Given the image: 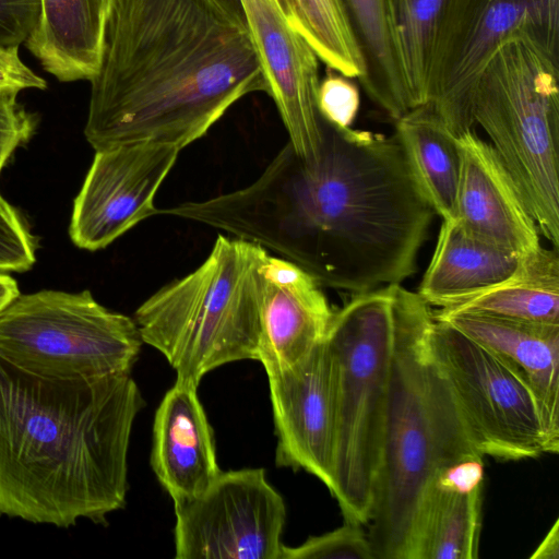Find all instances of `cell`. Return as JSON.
<instances>
[{"label":"cell","instance_id":"6da1fadb","mask_svg":"<svg viewBox=\"0 0 559 559\" xmlns=\"http://www.w3.org/2000/svg\"><path fill=\"white\" fill-rule=\"evenodd\" d=\"M173 213L260 245L321 286L356 294L411 277L436 214L395 133L324 118L314 159L287 142L250 185Z\"/></svg>","mask_w":559,"mask_h":559},{"label":"cell","instance_id":"7a4b0ae2","mask_svg":"<svg viewBox=\"0 0 559 559\" xmlns=\"http://www.w3.org/2000/svg\"><path fill=\"white\" fill-rule=\"evenodd\" d=\"M90 82L95 151L182 150L245 95L269 92L246 16L224 0H112Z\"/></svg>","mask_w":559,"mask_h":559},{"label":"cell","instance_id":"3957f363","mask_svg":"<svg viewBox=\"0 0 559 559\" xmlns=\"http://www.w3.org/2000/svg\"><path fill=\"white\" fill-rule=\"evenodd\" d=\"M143 406L130 373L51 379L0 356V516L70 527L122 509Z\"/></svg>","mask_w":559,"mask_h":559},{"label":"cell","instance_id":"277c9868","mask_svg":"<svg viewBox=\"0 0 559 559\" xmlns=\"http://www.w3.org/2000/svg\"><path fill=\"white\" fill-rule=\"evenodd\" d=\"M433 319L418 293L401 286L380 461L366 524L373 559H408L432 479L454 462L480 454L431 352Z\"/></svg>","mask_w":559,"mask_h":559},{"label":"cell","instance_id":"5b68a950","mask_svg":"<svg viewBox=\"0 0 559 559\" xmlns=\"http://www.w3.org/2000/svg\"><path fill=\"white\" fill-rule=\"evenodd\" d=\"M266 253L254 242L218 235L194 271L163 286L135 310L142 342L163 354L176 380L199 385L223 365L258 360Z\"/></svg>","mask_w":559,"mask_h":559},{"label":"cell","instance_id":"8992f818","mask_svg":"<svg viewBox=\"0 0 559 559\" xmlns=\"http://www.w3.org/2000/svg\"><path fill=\"white\" fill-rule=\"evenodd\" d=\"M559 48L532 36L501 44L479 73L471 117L490 140L536 222L559 246Z\"/></svg>","mask_w":559,"mask_h":559},{"label":"cell","instance_id":"52a82bcc","mask_svg":"<svg viewBox=\"0 0 559 559\" xmlns=\"http://www.w3.org/2000/svg\"><path fill=\"white\" fill-rule=\"evenodd\" d=\"M401 284L355 294L334 310L326 341L334 360L335 452L330 492L345 522L371 511L386 414Z\"/></svg>","mask_w":559,"mask_h":559},{"label":"cell","instance_id":"ba28073f","mask_svg":"<svg viewBox=\"0 0 559 559\" xmlns=\"http://www.w3.org/2000/svg\"><path fill=\"white\" fill-rule=\"evenodd\" d=\"M142 343L135 321L107 309L90 290L20 294L0 313V356L39 377L130 373Z\"/></svg>","mask_w":559,"mask_h":559},{"label":"cell","instance_id":"9c48e42d","mask_svg":"<svg viewBox=\"0 0 559 559\" xmlns=\"http://www.w3.org/2000/svg\"><path fill=\"white\" fill-rule=\"evenodd\" d=\"M520 34L559 48V0H445L426 104L456 136L474 130L471 97L483 68L501 44Z\"/></svg>","mask_w":559,"mask_h":559},{"label":"cell","instance_id":"30bf717a","mask_svg":"<svg viewBox=\"0 0 559 559\" xmlns=\"http://www.w3.org/2000/svg\"><path fill=\"white\" fill-rule=\"evenodd\" d=\"M429 343L483 456L516 461L550 453L532 392L492 353L436 318Z\"/></svg>","mask_w":559,"mask_h":559},{"label":"cell","instance_id":"8fae6325","mask_svg":"<svg viewBox=\"0 0 559 559\" xmlns=\"http://www.w3.org/2000/svg\"><path fill=\"white\" fill-rule=\"evenodd\" d=\"M174 504L175 558L281 559L286 508L263 468L221 472Z\"/></svg>","mask_w":559,"mask_h":559},{"label":"cell","instance_id":"7c38bea8","mask_svg":"<svg viewBox=\"0 0 559 559\" xmlns=\"http://www.w3.org/2000/svg\"><path fill=\"white\" fill-rule=\"evenodd\" d=\"M180 151L148 142L95 151L73 203L69 227L72 242L88 251L104 249L157 214L156 193Z\"/></svg>","mask_w":559,"mask_h":559},{"label":"cell","instance_id":"4fadbf2b","mask_svg":"<svg viewBox=\"0 0 559 559\" xmlns=\"http://www.w3.org/2000/svg\"><path fill=\"white\" fill-rule=\"evenodd\" d=\"M278 466L305 469L328 489L335 452L334 360L325 338L299 364L269 373Z\"/></svg>","mask_w":559,"mask_h":559},{"label":"cell","instance_id":"5bb4252c","mask_svg":"<svg viewBox=\"0 0 559 559\" xmlns=\"http://www.w3.org/2000/svg\"><path fill=\"white\" fill-rule=\"evenodd\" d=\"M240 4L288 142L300 157L314 159L323 134L317 103L319 58L275 0H240Z\"/></svg>","mask_w":559,"mask_h":559},{"label":"cell","instance_id":"9a60e30c","mask_svg":"<svg viewBox=\"0 0 559 559\" xmlns=\"http://www.w3.org/2000/svg\"><path fill=\"white\" fill-rule=\"evenodd\" d=\"M461 169L454 221L472 237L515 255L540 245V233L512 176L474 130L457 136Z\"/></svg>","mask_w":559,"mask_h":559},{"label":"cell","instance_id":"2e32d148","mask_svg":"<svg viewBox=\"0 0 559 559\" xmlns=\"http://www.w3.org/2000/svg\"><path fill=\"white\" fill-rule=\"evenodd\" d=\"M261 272L258 361L269 374L304 360L325 338L334 310L321 285L290 261L267 251Z\"/></svg>","mask_w":559,"mask_h":559},{"label":"cell","instance_id":"e0dca14e","mask_svg":"<svg viewBox=\"0 0 559 559\" xmlns=\"http://www.w3.org/2000/svg\"><path fill=\"white\" fill-rule=\"evenodd\" d=\"M492 353L532 392L550 454L559 451V324L469 313H433Z\"/></svg>","mask_w":559,"mask_h":559},{"label":"cell","instance_id":"ac0fdd59","mask_svg":"<svg viewBox=\"0 0 559 559\" xmlns=\"http://www.w3.org/2000/svg\"><path fill=\"white\" fill-rule=\"evenodd\" d=\"M198 386L176 380L154 417L151 465L174 503L201 493L222 472Z\"/></svg>","mask_w":559,"mask_h":559},{"label":"cell","instance_id":"d6986e66","mask_svg":"<svg viewBox=\"0 0 559 559\" xmlns=\"http://www.w3.org/2000/svg\"><path fill=\"white\" fill-rule=\"evenodd\" d=\"M112 0H40L38 23L25 41L46 72L61 82L97 71Z\"/></svg>","mask_w":559,"mask_h":559},{"label":"cell","instance_id":"ffe728a7","mask_svg":"<svg viewBox=\"0 0 559 559\" xmlns=\"http://www.w3.org/2000/svg\"><path fill=\"white\" fill-rule=\"evenodd\" d=\"M520 259L472 237L454 219H442L417 293L430 307L445 308L506 280Z\"/></svg>","mask_w":559,"mask_h":559},{"label":"cell","instance_id":"44dd1931","mask_svg":"<svg viewBox=\"0 0 559 559\" xmlns=\"http://www.w3.org/2000/svg\"><path fill=\"white\" fill-rule=\"evenodd\" d=\"M439 311L559 324L558 248L540 246L522 255L515 271L506 280Z\"/></svg>","mask_w":559,"mask_h":559},{"label":"cell","instance_id":"7402d4cb","mask_svg":"<svg viewBox=\"0 0 559 559\" xmlns=\"http://www.w3.org/2000/svg\"><path fill=\"white\" fill-rule=\"evenodd\" d=\"M395 121V135L425 198L442 219H453L461 169L457 136L428 104Z\"/></svg>","mask_w":559,"mask_h":559},{"label":"cell","instance_id":"603a6c76","mask_svg":"<svg viewBox=\"0 0 559 559\" xmlns=\"http://www.w3.org/2000/svg\"><path fill=\"white\" fill-rule=\"evenodd\" d=\"M481 490H463L433 478L419 507L408 559H476Z\"/></svg>","mask_w":559,"mask_h":559},{"label":"cell","instance_id":"cb8c5ba5","mask_svg":"<svg viewBox=\"0 0 559 559\" xmlns=\"http://www.w3.org/2000/svg\"><path fill=\"white\" fill-rule=\"evenodd\" d=\"M365 63L359 81L368 96L391 118L411 110L392 49L385 0H343Z\"/></svg>","mask_w":559,"mask_h":559},{"label":"cell","instance_id":"d4e9b609","mask_svg":"<svg viewBox=\"0 0 559 559\" xmlns=\"http://www.w3.org/2000/svg\"><path fill=\"white\" fill-rule=\"evenodd\" d=\"M445 0H385L392 49L411 109L427 103L436 33Z\"/></svg>","mask_w":559,"mask_h":559},{"label":"cell","instance_id":"484cf974","mask_svg":"<svg viewBox=\"0 0 559 559\" xmlns=\"http://www.w3.org/2000/svg\"><path fill=\"white\" fill-rule=\"evenodd\" d=\"M293 27L331 70L353 79L365 63L343 0H292Z\"/></svg>","mask_w":559,"mask_h":559},{"label":"cell","instance_id":"4316f807","mask_svg":"<svg viewBox=\"0 0 559 559\" xmlns=\"http://www.w3.org/2000/svg\"><path fill=\"white\" fill-rule=\"evenodd\" d=\"M281 559H373L362 525L345 522L341 527L309 537L297 547H282Z\"/></svg>","mask_w":559,"mask_h":559},{"label":"cell","instance_id":"83f0119b","mask_svg":"<svg viewBox=\"0 0 559 559\" xmlns=\"http://www.w3.org/2000/svg\"><path fill=\"white\" fill-rule=\"evenodd\" d=\"M35 262V237L20 213L0 194V272L22 273Z\"/></svg>","mask_w":559,"mask_h":559},{"label":"cell","instance_id":"f1b7e54d","mask_svg":"<svg viewBox=\"0 0 559 559\" xmlns=\"http://www.w3.org/2000/svg\"><path fill=\"white\" fill-rule=\"evenodd\" d=\"M320 115L338 128H350L360 106L358 87L338 72L320 81L317 95Z\"/></svg>","mask_w":559,"mask_h":559},{"label":"cell","instance_id":"f546056e","mask_svg":"<svg viewBox=\"0 0 559 559\" xmlns=\"http://www.w3.org/2000/svg\"><path fill=\"white\" fill-rule=\"evenodd\" d=\"M20 92L0 90V171L14 150L31 139L36 127L35 116L17 102Z\"/></svg>","mask_w":559,"mask_h":559},{"label":"cell","instance_id":"4dcf8cb0","mask_svg":"<svg viewBox=\"0 0 559 559\" xmlns=\"http://www.w3.org/2000/svg\"><path fill=\"white\" fill-rule=\"evenodd\" d=\"M40 0H0V46L19 48L34 32Z\"/></svg>","mask_w":559,"mask_h":559},{"label":"cell","instance_id":"1f68e13d","mask_svg":"<svg viewBox=\"0 0 559 559\" xmlns=\"http://www.w3.org/2000/svg\"><path fill=\"white\" fill-rule=\"evenodd\" d=\"M46 86V81L22 61L19 48L0 46V90H45Z\"/></svg>","mask_w":559,"mask_h":559},{"label":"cell","instance_id":"d6a6232c","mask_svg":"<svg viewBox=\"0 0 559 559\" xmlns=\"http://www.w3.org/2000/svg\"><path fill=\"white\" fill-rule=\"evenodd\" d=\"M559 558V521H555L544 539L540 542L531 559H558Z\"/></svg>","mask_w":559,"mask_h":559},{"label":"cell","instance_id":"836d02e7","mask_svg":"<svg viewBox=\"0 0 559 559\" xmlns=\"http://www.w3.org/2000/svg\"><path fill=\"white\" fill-rule=\"evenodd\" d=\"M16 281L9 273L0 272V313L20 295Z\"/></svg>","mask_w":559,"mask_h":559},{"label":"cell","instance_id":"e575fe53","mask_svg":"<svg viewBox=\"0 0 559 559\" xmlns=\"http://www.w3.org/2000/svg\"><path fill=\"white\" fill-rule=\"evenodd\" d=\"M280 10L288 21V23L293 26V1L292 0H275Z\"/></svg>","mask_w":559,"mask_h":559},{"label":"cell","instance_id":"d590c367","mask_svg":"<svg viewBox=\"0 0 559 559\" xmlns=\"http://www.w3.org/2000/svg\"><path fill=\"white\" fill-rule=\"evenodd\" d=\"M226 1L227 3H229L230 5L237 8V9H240L242 10L241 8V4H240V0H224Z\"/></svg>","mask_w":559,"mask_h":559}]
</instances>
